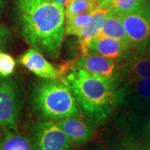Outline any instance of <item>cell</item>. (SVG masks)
Returning a JSON list of instances; mask_svg holds the SVG:
<instances>
[{"label": "cell", "mask_w": 150, "mask_h": 150, "mask_svg": "<svg viewBox=\"0 0 150 150\" xmlns=\"http://www.w3.org/2000/svg\"><path fill=\"white\" fill-rule=\"evenodd\" d=\"M16 13L22 36L32 48L58 59L65 34L64 8L48 0H18Z\"/></svg>", "instance_id": "cell-1"}, {"label": "cell", "mask_w": 150, "mask_h": 150, "mask_svg": "<svg viewBox=\"0 0 150 150\" xmlns=\"http://www.w3.org/2000/svg\"><path fill=\"white\" fill-rule=\"evenodd\" d=\"M59 70L60 80L69 88L93 126L105 122L118 106V85L67 64Z\"/></svg>", "instance_id": "cell-2"}, {"label": "cell", "mask_w": 150, "mask_h": 150, "mask_svg": "<svg viewBox=\"0 0 150 150\" xmlns=\"http://www.w3.org/2000/svg\"><path fill=\"white\" fill-rule=\"evenodd\" d=\"M33 105L43 119L55 121L80 115L81 108L70 89L62 81L51 80L40 83L33 94Z\"/></svg>", "instance_id": "cell-3"}, {"label": "cell", "mask_w": 150, "mask_h": 150, "mask_svg": "<svg viewBox=\"0 0 150 150\" xmlns=\"http://www.w3.org/2000/svg\"><path fill=\"white\" fill-rule=\"evenodd\" d=\"M131 48L141 54L150 41V3L138 10L119 14Z\"/></svg>", "instance_id": "cell-4"}, {"label": "cell", "mask_w": 150, "mask_h": 150, "mask_svg": "<svg viewBox=\"0 0 150 150\" xmlns=\"http://www.w3.org/2000/svg\"><path fill=\"white\" fill-rule=\"evenodd\" d=\"M20 103L16 83L9 77L0 76V130L17 132Z\"/></svg>", "instance_id": "cell-5"}, {"label": "cell", "mask_w": 150, "mask_h": 150, "mask_svg": "<svg viewBox=\"0 0 150 150\" xmlns=\"http://www.w3.org/2000/svg\"><path fill=\"white\" fill-rule=\"evenodd\" d=\"M118 105L124 104L137 113L150 112V79L129 78L118 89Z\"/></svg>", "instance_id": "cell-6"}, {"label": "cell", "mask_w": 150, "mask_h": 150, "mask_svg": "<svg viewBox=\"0 0 150 150\" xmlns=\"http://www.w3.org/2000/svg\"><path fill=\"white\" fill-rule=\"evenodd\" d=\"M74 143L54 121L37 123L33 134V150H70Z\"/></svg>", "instance_id": "cell-7"}, {"label": "cell", "mask_w": 150, "mask_h": 150, "mask_svg": "<svg viewBox=\"0 0 150 150\" xmlns=\"http://www.w3.org/2000/svg\"><path fill=\"white\" fill-rule=\"evenodd\" d=\"M67 64L96 75L118 86L122 69L118 63L97 54H88L69 62Z\"/></svg>", "instance_id": "cell-8"}, {"label": "cell", "mask_w": 150, "mask_h": 150, "mask_svg": "<svg viewBox=\"0 0 150 150\" xmlns=\"http://www.w3.org/2000/svg\"><path fill=\"white\" fill-rule=\"evenodd\" d=\"M134 48L120 40L99 34L93 38L86 47L85 55L97 54L112 59L119 66L128 59Z\"/></svg>", "instance_id": "cell-9"}, {"label": "cell", "mask_w": 150, "mask_h": 150, "mask_svg": "<svg viewBox=\"0 0 150 150\" xmlns=\"http://www.w3.org/2000/svg\"><path fill=\"white\" fill-rule=\"evenodd\" d=\"M74 144H83L94 135L93 125L80 115H74L54 121Z\"/></svg>", "instance_id": "cell-10"}, {"label": "cell", "mask_w": 150, "mask_h": 150, "mask_svg": "<svg viewBox=\"0 0 150 150\" xmlns=\"http://www.w3.org/2000/svg\"><path fill=\"white\" fill-rule=\"evenodd\" d=\"M19 63L28 70L43 79L51 80L60 79L59 70L49 63L44 55L33 48H30L22 54L19 58Z\"/></svg>", "instance_id": "cell-11"}, {"label": "cell", "mask_w": 150, "mask_h": 150, "mask_svg": "<svg viewBox=\"0 0 150 150\" xmlns=\"http://www.w3.org/2000/svg\"><path fill=\"white\" fill-rule=\"evenodd\" d=\"M108 11L109 8L98 6L92 13L90 21L77 35L79 37V43L80 45L82 56H84L85 54L86 47L88 43L93 38L98 37L100 34Z\"/></svg>", "instance_id": "cell-12"}, {"label": "cell", "mask_w": 150, "mask_h": 150, "mask_svg": "<svg viewBox=\"0 0 150 150\" xmlns=\"http://www.w3.org/2000/svg\"><path fill=\"white\" fill-rule=\"evenodd\" d=\"M120 68L128 78L150 79V57L134 49Z\"/></svg>", "instance_id": "cell-13"}, {"label": "cell", "mask_w": 150, "mask_h": 150, "mask_svg": "<svg viewBox=\"0 0 150 150\" xmlns=\"http://www.w3.org/2000/svg\"><path fill=\"white\" fill-rule=\"evenodd\" d=\"M100 34L120 40L130 46L129 38L127 37L123 23L121 20V17L119 14L111 10H109L108 13Z\"/></svg>", "instance_id": "cell-14"}, {"label": "cell", "mask_w": 150, "mask_h": 150, "mask_svg": "<svg viewBox=\"0 0 150 150\" xmlns=\"http://www.w3.org/2000/svg\"><path fill=\"white\" fill-rule=\"evenodd\" d=\"M0 150H33V147L27 138L8 130L0 144Z\"/></svg>", "instance_id": "cell-15"}, {"label": "cell", "mask_w": 150, "mask_h": 150, "mask_svg": "<svg viewBox=\"0 0 150 150\" xmlns=\"http://www.w3.org/2000/svg\"><path fill=\"white\" fill-rule=\"evenodd\" d=\"M98 5L96 0H71L64 8L65 19L81 13H93Z\"/></svg>", "instance_id": "cell-16"}, {"label": "cell", "mask_w": 150, "mask_h": 150, "mask_svg": "<svg viewBox=\"0 0 150 150\" xmlns=\"http://www.w3.org/2000/svg\"><path fill=\"white\" fill-rule=\"evenodd\" d=\"M92 13H81L65 19V34L78 35L81 30L88 23Z\"/></svg>", "instance_id": "cell-17"}, {"label": "cell", "mask_w": 150, "mask_h": 150, "mask_svg": "<svg viewBox=\"0 0 150 150\" xmlns=\"http://www.w3.org/2000/svg\"><path fill=\"white\" fill-rule=\"evenodd\" d=\"M149 0H113L109 10L118 14H124L138 10L147 4Z\"/></svg>", "instance_id": "cell-18"}, {"label": "cell", "mask_w": 150, "mask_h": 150, "mask_svg": "<svg viewBox=\"0 0 150 150\" xmlns=\"http://www.w3.org/2000/svg\"><path fill=\"white\" fill-rule=\"evenodd\" d=\"M16 62L10 54L0 50V76L9 77L15 69Z\"/></svg>", "instance_id": "cell-19"}, {"label": "cell", "mask_w": 150, "mask_h": 150, "mask_svg": "<svg viewBox=\"0 0 150 150\" xmlns=\"http://www.w3.org/2000/svg\"><path fill=\"white\" fill-rule=\"evenodd\" d=\"M48 1L52 2L53 4L59 6V7H61L63 8H65L66 6L69 4V2L71 0H48Z\"/></svg>", "instance_id": "cell-20"}, {"label": "cell", "mask_w": 150, "mask_h": 150, "mask_svg": "<svg viewBox=\"0 0 150 150\" xmlns=\"http://www.w3.org/2000/svg\"><path fill=\"white\" fill-rule=\"evenodd\" d=\"M113 0H103L102 2L99 4V5L100 7H103V8H109V6L110 4H112V2Z\"/></svg>", "instance_id": "cell-21"}, {"label": "cell", "mask_w": 150, "mask_h": 150, "mask_svg": "<svg viewBox=\"0 0 150 150\" xmlns=\"http://www.w3.org/2000/svg\"><path fill=\"white\" fill-rule=\"evenodd\" d=\"M145 53H146V54H147L149 57H150V41L149 43V44H148V46H147V48H146Z\"/></svg>", "instance_id": "cell-22"}, {"label": "cell", "mask_w": 150, "mask_h": 150, "mask_svg": "<svg viewBox=\"0 0 150 150\" xmlns=\"http://www.w3.org/2000/svg\"><path fill=\"white\" fill-rule=\"evenodd\" d=\"M4 2H5V0H0V13H1L2 8H4Z\"/></svg>", "instance_id": "cell-23"}, {"label": "cell", "mask_w": 150, "mask_h": 150, "mask_svg": "<svg viewBox=\"0 0 150 150\" xmlns=\"http://www.w3.org/2000/svg\"><path fill=\"white\" fill-rule=\"evenodd\" d=\"M1 45H2V39L0 38V49H1Z\"/></svg>", "instance_id": "cell-24"}, {"label": "cell", "mask_w": 150, "mask_h": 150, "mask_svg": "<svg viewBox=\"0 0 150 150\" xmlns=\"http://www.w3.org/2000/svg\"><path fill=\"white\" fill-rule=\"evenodd\" d=\"M97 2H98V4H100V3H101V2H102L103 0H96Z\"/></svg>", "instance_id": "cell-25"}]
</instances>
